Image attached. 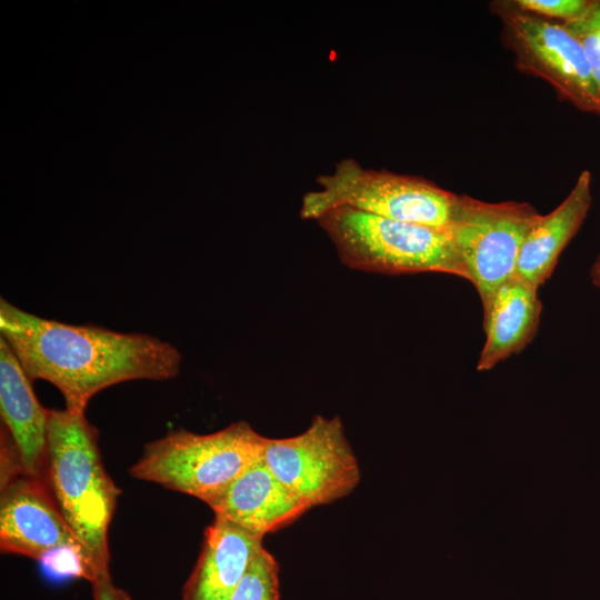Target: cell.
Listing matches in <instances>:
<instances>
[{"label": "cell", "instance_id": "cell-1", "mask_svg": "<svg viewBox=\"0 0 600 600\" xmlns=\"http://www.w3.org/2000/svg\"><path fill=\"white\" fill-rule=\"evenodd\" d=\"M0 331L29 378L57 387L72 412L86 413L90 399L113 384L163 381L181 368L179 350L157 337L44 319L4 299Z\"/></svg>", "mask_w": 600, "mask_h": 600}, {"label": "cell", "instance_id": "cell-2", "mask_svg": "<svg viewBox=\"0 0 600 600\" xmlns=\"http://www.w3.org/2000/svg\"><path fill=\"white\" fill-rule=\"evenodd\" d=\"M44 482L96 578L110 573L108 531L121 491L103 466L86 413L49 409Z\"/></svg>", "mask_w": 600, "mask_h": 600}, {"label": "cell", "instance_id": "cell-3", "mask_svg": "<svg viewBox=\"0 0 600 600\" xmlns=\"http://www.w3.org/2000/svg\"><path fill=\"white\" fill-rule=\"evenodd\" d=\"M341 261L356 270L386 274L440 272L468 280L447 229L394 221L340 207L316 220Z\"/></svg>", "mask_w": 600, "mask_h": 600}, {"label": "cell", "instance_id": "cell-4", "mask_svg": "<svg viewBox=\"0 0 600 600\" xmlns=\"http://www.w3.org/2000/svg\"><path fill=\"white\" fill-rule=\"evenodd\" d=\"M264 438L247 421L207 434L179 429L147 443L129 474L206 502L261 460Z\"/></svg>", "mask_w": 600, "mask_h": 600}, {"label": "cell", "instance_id": "cell-5", "mask_svg": "<svg viewBox=\"0 0 600 600\" xmlns=\"http://www.w3.org/2000/svg\"><path fill=\"white\" fill-rule=\"evenodd\" d=\"M319 190L307 192L300 218L317 220L324 212L347 207L381 218L447 229L457 194L420 177L366 169L343 159L331 173L317 178Z\"/></svg>", "mask_w": 600, "mask_h": 600}, {"label": "cell", "instance_id": "cell-6", "mask_svg": "<svg viewBox=\"0 0 600 600\" xmlns=\"http://www.w3.org/2000/svg\"><path fill=\"white\" fill-rule=\"evenodd\" d=\"M490 9L521 72L544 80L577 109L600 116V91L583 49L562 22L524 11L516 0L493 1Z\"/></svg>", "mask_w": 600, "mask_h": 600}, {"label": "cell", "instance_id": "cell-7", "mask_svg": "<svg viewBox=\"0 0 600 600\" xmlns=\"http://www.w3.org/2000/svg\"><path fill=\"white\" fill-rule=\"evenodd\" d=\"M540 217L528 202H486L457 194L447 230L483 311L498 289L516 277L523 241Z\"/></svg>", "mask_w": 600, "mask_h": 600}, {"label": "cell", "instance_id": "cell-8", "mask_svg": "<svg viewBox=\"0 0 600 600\" xmlns=\"http://www.w3.org/2000/svg\"><path fill=\"white\" fill-rule=\"evenodd\" d=\"M261 460L312 508L346 498L361 480L358 459L338 416L317 414L304 431L292 437H266Z\"/></svg>", "mask_w": 600, "mask_h": 600}, {"label": "cell", "instance_id": "cell-9", "mask_svg": "<svg viewBox=\"0 0 600 600\" xmlns=\"http://www.w3.org/2000/svg\"><path fill=\"white\" fill-rule=\"evenodd\" d=\"M31 382L0 336V486L21 474L44 478L49 409L39 402Z\"/></svg>", "mask_w": 600, "mask_h": 600}, {"label": "cell", "instance_id": "cell-10", "mask_svg": "<svg viewBox=\"0 0 600 600\" xmlns=\"http://www.w3.org/2000/svg\"><path fill=\"white\" fill-rule=\"evenodd\" d=\"M0 487L2 552L38 561L44 554L63 547L80 548L86 553L60 513L43 479L21 474Z\"/></svg>", "mask_w": 600, "mask_h": 600}, {"label": "cell", "instance_id": "cell-11", "mask_svg": "<svg viewBox=\"0 0 600 600\" xmlns=\"http://www.w3.org/2000/svg\"><path fill=\"white\" fill-rule=\"evenodd\" d=\"M204 503L216 518L262 537L291 524L312 508L281 483L262 460Z\"/></svg>", "mask_w": 600, "mask_h": 600}, {"label": "cell", "instance_id": "cell-12", "mask_svg": "<svg viewBox=\"0 0 600 600\" xmlns=\"http://www.w3.org/2000/svg\"><path fill=\"white\" fill-rule=\"evenodd\" d=\"M263 538L214 517L204 530L181 600H229L252 558L263 547Z\"/></svg>", "mask_w": 600, "mask_h": 600}, {"label": "cell", "instance_id": "cell-13", "mask_svg": "<svg viewBox=\"0 0 600 600\" xmlns=\"http://www.w3.org/2000/svg\"><path fill=\"white\" fill-rule=\"evenodd\" d=\"M591 174L580 173L566 199L540 217L520 250L516 277L538 290L551 276L562 250L580 229L591 206Z\"/></svg>", "mask_w": 600, "mask_h": 600}, {"label": "cell", "instance_id": "cell-14", "mask_svg": "<svg viewBox=\"0 0 600 600\" xmlns=\"http://www.w3.org/2000/svg\"><path fill=\"white\" fill-rule=\"evenodd\" d=\"M537 291L517 277L498 289L483 311L486 342L478 370L492 369L534 338L542 311Z\"/></svg>", "mask_w": 600, "mask_h": 600}, {"label": "cell", "instance_id": "cell-15", "mask_svg": "<svg viewBox=\"0 0 600 600\" xmlns=\"http://www.w3.org/2000/svg\"><path fill=\"white\" fill-rule=\"evenodd\" d=\"M280 567L262 547L249 563L229 600H280Z\"/></svg>", "mask_w": 600, "mask_h": 600}, {"label": "cell", "instance_id": "cell-16", "mask_svg": "<svg viewBox=\"0 0 600 600\" xmlns=\"http://www.w3.org/2000/svg\"><path fill=\"white\" fill-rule=\"evenodd\" d=\"M562 23L580 42L600 91V0H589L578 17Z\"/></svg>", "mask_w": 600, "mask_h": 600}, {"label": "cell", "instance_id": "cell-17", "mask_svg": "<svg viewBox=\"0 0 600 600\" xmlns=\"http://www.w3.org/2000/svg\"><path fill=\"white\" fill-rule=\"evenodd\" d=\"M589 0H516L524 11L536 16L567 22L578 17L587 7Z\"/></svg>", "mask_w": 600, "mask_h": 600}, {"label": "cell", "instance_id": "cell-18", "mask_svg": "<svg viewBox=\"0 0 600 600\" xmlns=\"http://www.w3.org/2000/svg\"><path fill=\"white\" fill-rule=\"evenodd\" d=\"M91 584L93 600H131L124 590L114 586L110 573L99 576Z\"/></svg>", "mask_w": 600, "mask_h": 600}, {"label": "cell", "instance_id": "cell-19", "mask_svg": "<svg viewBox=\"0 0 600 600\" xmlns=\"http://www.w3.org/2000/svg\"><path fill=\"white\" fill-rule=\"evenodd\" d=\"M590 276L593 284L600 289V254L591 267Z\"/></svg>", "mask_w": 600, "mask_h": 600}]
</instances>
